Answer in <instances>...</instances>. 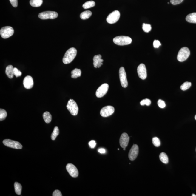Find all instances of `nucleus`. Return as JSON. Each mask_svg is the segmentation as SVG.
Masks as SVG:
<instances>
[{"mask_svg": "<svg viewBox=\"0 0 196 196\" xmlns=\"http://www.w3.org/2000/svg\"><path fill=\"white\" fill-rule=\"evenodd\" d=\"M77 51L73 47L70 48L65 53L63 58V63L65 64L71 63L75 59L77 55Z\"/></svg>", "mask_w": 196, "mask_h": 196, "instance_id": "obj_1", "label": "nucleus"}, {"mask_svg": "<svg viewBox=\"0 0 196 196\" xmlns=\"http://www.w3.org/2000/svg\"><path fill=\"white\" fill-rule=\"evenodd\" d=\"M113 42L118 46H125L130 44L132 42V38L129 37L120 36L115 37L113 38Z\"/></svg>", "mask_w": 196, "mask_h": 196, "instance_id": "obj_2", "label": "nucleus"}, {"mask_svg": "<svg viewBox=\"0 0 196 196\" xmlns=\"http://www.w3.org/2000/svg\"><path fill=\"white\" fill-rule=\"evenodd\" d=\"M190 50L186 47H184L179 51L177 55V59L179 61L183 62L186 60L190 56Z\"/></svg>", "mask_w": 196, "mask_h": 196, "instance_id": "obj_3", "label": "nucleus"}, {"mask_svg": "<svg viewBox=\"0 0 196 196\" xmlns=\"http://www.w3.org/2000/svg\"><path fill=\"white\" fill-rule=\"evenodd\" d=\"M67 108L72 115H76L78 114V105L75 100L70 99L68 101Z\"/></svg>", "mask_w": 196, "mask_h": 196, "instance_id": "obj_4", "label": "nucleus"}, {"mask_svg": "<svg viewBox=\"0 0 196 196\" xmlns=\"http://www.w3.org/2000/svg\"><path fill=\"white\" fill-rule=\"evenodd\" d=\"M58 13L56 12L47 11L39 13L38 16L41 19L46 20L55 19L58 17Z\"/></svg>", "mask_w": 196, "mask_h": 196, "instance_id": "obj_5", "label": "nucleus"}, {"mask_svg": "<svg viewBox=\"0 0 196 196\" xmlns=\"http://www.w3.org/2000/svg\"><path fill=\"white\" fill-rule=\"evenodd\" d=\"M14 33V30L10 26L4 27L0 30V34L3 38L6 39L12 36Z\"/></svg>", "mask_w": 196, "mask_h": 196, "instance_id": "obj_6", "label": "nucleus"}, {"mask_svg": "<svg viewBox=\"0 0 196 196\" xmlns=\"http://www.w3.org/2000/svg\"><path fill=\"white\" fill-rule=\"evenodd\" d=\"M3 143L6 146L17 149H21L23 147L22 145L19 142L10 139H6L3 140Z\"/></svg>", "mask_w": 196, "mask_h": 196, "instance_id": "obj_7", "label": "nucleus"}, {"mask_svg": "<svg viewBox=\"0 0 196 196\" xmlns=\"http://www.w3.org/2000/svg\"><path fill=\"white\" fill-rule=\"evenodd\" d=\"M120 12L115 10L110 13L107 17V21L109 24H114L116 23L120 19Z\"/></svg>", "mask_w": 196, "mask_h": 196, "instance_id": "obj_8", "label": "nucleus"}, {"mask_svg": "<svg viewBox=\"0 0 196 196\" xmlns=\"http://www.w3.org/2000/svg\"><path fill=\"white\" fill-rule=\"evenodd\" d=\"M119 74L120 83L122 86L123 88H126L128 86V82L127 79L126 74L125 68L123 67H121L120 68Z\"/></svg>", "mask_w": 196, "mask_h": 196, "instance_id": "obj_9", "label": "nucleus"}, {"mask_svg": "<svg viewBox=\"0 0 196 196\" xmlns=\"http://www.w3.org/2000/svg\"><path fill=\"white\" fill-rule=\"evenodd\" d=\"M109 87L108 84L106 83L104 84L99 87L95 93L97 98H102L106 94L108 91Z\"/></svg>", "mask_w": 196, "mask_h": 196, "instance_id": "obj_10", "label": "nucleus"}, {"mask_svg": "<svg viewBox=\"0 0 196 196\" xmlns=\"http://www.w3.org/2000/svg\"><path fill=\"white\" fill-rule=\"evenodd\" d=\"M115 108L112 106H107L103 107L100 111L101 116L108 117L112 115L115 112Z\"/></svg>", "mask_w": 196, "mask_h": 196, "instance_id": "obj_11", "label": "nucleus"}, {"mask_svg": "<svg viewBox=\"0 0 196 196\" xmlns=\"http://www.w3.org/2000/svg\"><path fill=\"white\" fill-rule=\"evenodd\" d=\"M139 153V147L137 145H133L131 148L128 155L129 159L131 161H133L137 158Z\"/></svg>", "mask_w": 196, "mask_h": 196, "instance_id": "obj_12", "label": "nucleus"}, {"mask_svg": "<svg viewBox=\"0 0 196 196\" xmlns=\"http://www.w3.org/2000/svg\"><path fill=\"white\" fill-rule=\"evenodd\" d=\"M137 73L139 78L142 80H145L147 78V70L145 65L143 64H141L137 68Z\"/></svg>", "mask_w": 196, "mask_h": 196, "instance_id": "obj_13", "label": "nucleus"}, {"mask_svg": "<svg viewBox=\"0 0 196 196\" xmlns=\"http://www.w3.org/2000/svg\"><path fill=\"white\" fill-rule=\"evenodd\" d=\"M66 170L71 177L76 178L78 176V169L72 163H68L66 166Z\"/></svg>", "mask_w": 196, "mask_h": 196, "instance_id": "obj_14", "label": "nucleus"}, {"mask_svg": "<svg viewBox=\"0 0 196 196\" xmlns=\"http://www.w3.org/2000/svg\"><path fill=\"white\" fill-rule=\"evenodd\" d=\"M129 140L130 137H129L128 134L125 133L122 134L120 139V146L122 148H125L128 146Z\"/></svg>", "mask_w": 196, "mask_h": 196, "instance_id": "obj_15", "label": "nucleus"}, {"mask_svg": "<svg viewBox=\"0 0 196 196\" xmlns=\"http://www.w3.org/2000/svg\"><path fill=\"white\" fill-rule=\"evenodd\" d=\"M23 84L24 88L27 89H29L32 88L34 85L32 77L30 76L25 77L23 80Z\"/></svg>", "mask_w": 196, "mask_h": 196, "instance_id": "obj_16", "label": "nucleus"}, {"mask_svg": "<svg viewBox=\"0 0 196 196\" xmlns=\"http://www.w3.org/2000/svg\"><path fill=\"white\" fill-rule=\"evenodd\" d=\"M102 56L101 55H95L93 58L94 67L95 68H99L103 64L104 61L101 58Z\"/></svg>", "mask_w": 196, "mask_h": 196, "instance_id": "obj_17", "label": "nucleus"}, {"mask_svg": "<svg viewBox=\"0 0 196 196\" xmlns=\"http://www.w3.org/2000/svg\"><path fill=\"white\" fill-rule=\"evenodd\" d=\"M14 68L12 65H9L6 67L5 72L7 76L10 78H12L14 77Z\"/></svg>", "mask_w": 196, "mask_h": 196, "instance_id": "obj_18", "label": "nucleus"}, {"mask_svg": "<svg viewBox=\"0 0 196 196\" xmlns=\"http://www.w3.org/2000/svg\"><path fill=\"white\" fill-rule=\"evenodd\" d=\"M186 19L189 23H196V13H191L187 15Z\"/></svg>", "mask_w": 196, "mask_h": 196, "instance_id": "obj_19", "label": "nucleus"}, {"mask_svg": "<svg viewBox=\"0 0 196 196\" xmlns=\"http://www.w3.org/2000/svg\"><path fill=\"white\" fill-rule=\"evenodd\" d=\"M71 78H76L81 76V71L80 69L75 68L71 71Z\"/></svg>", "mask_w": 196, "mask_h": 196, "instance_id": "obj_20", "label": "nucleus"}, {"mask_svg": "<svg viewBox=\"0 0 196 196\" xmlns=\"http://www.w3.org/2000/svg\"><path fill=\"white\" fill-rule=\"evenodd\" d=\"M92 15L91 11H86L82 12L80 15V17L81 19L83 20H85L89 19Z\"/></svg>", "mask_w": 196, "mask_h": 196, "instance_id": "obj_21", "label": "nucleus"}, {"mask_svg": "<svg viewBox=\"0 0 196 196\" xmlns=\"http://www.w3.org/2000/svg\"><path fill=\"white\" fill-rule=\"evenodd\" d=\"M43 2V0H30V4L33 7H39Z\"/></svg>", "mask_w": 196, "mask_h": 196, "instance_id": "obj_22", "label": "nucleus"}, {"mask_svg": "<svg viewBox=\"0 0 196 196\" xmlns=\"http://www.w3.org/2000/svg\"><path fill=\"white\" fill-rule=\"evenodd\" d=\"M44 120L46 123H49L52 120V115L49 112H44L43 114Z\"/></svg>", "mask_w": 196, "mask_h": 196, "instance_id": "obj_23", "label": "nucleus"}, {"mask_svg": "<svg viewBox=\"0 0 196 196\" xmlns=\"http://www.w3.org/2000/svg\"><path fill=\"white\" fill-rule=\"evenodd\" d=\"M160 160L162 163L165 164L168 163L169 162L168 157H167L166 154L165 152H162L160 154L159 156Z\"/></svg>", "mask_w": 196, "mask_h": 196, "instance_id": "obj_24", "label": "nucleus"}, {"mask_svg": "<svg viewBox=\"0 0 196 196\" xmlns=\"http://www.w3.org/2000/svg\"><path fill=\"white\" fill-rule=\"evenodd\" d=\"M15 192L18 195H20L21 193L22 186L19 183L16 182L14 183Z\"/></svg>", "mask_w": 196, "mask_h": 196, "instance_id": "obj_25", "label": "nucleus"}, {"mask_svg": "<svg viewBox=\"0 0 196 196\" xmlns=\"http://www.w3.org/2000/svg\"><path fill=\"white\" fill-rule=\"evenodd\" d=\"M95 6V3L93 1H87L83 4V7L84 9H88L93 7Z\"/></svg>", "mask_w": 196, "mask_h": 196, "instance_id": "obj_26", "label": "nucleus"}, {"mask_svg": "<svg viewBox=\"0 0 196 196\" xmlns=\"http://www.w3.org/2000/svg\"><path fill=\"white\" fill-rule=\"evenodd\" d=\"M59 134V130L57 126L55 127L53 132L52 133L51 138L52 140H54Z\"/></svg>", "mask_w": 196, "mask_h": 196, "instance_id": "obj_27", "label": "nucleus"}, {"mask_svg": "<svg viewBox=\"0 0 196 196\" xmlns=\"http://www.w3.org/2000/svg\"><path fill=\"white\" fill-rule=\"evenodd\" d=\"M191 85H192V83L190 82H186L181 85L180 88L182 90L185 91V90L189 89L191 87Z\"/></svg>", "mask_w": 196, "mask_h": 196, "instance_id": "obj_28", "label": "nucleus"}, {"mask_svg": "<svg viewBox=\"0 0 196 196\" xmlns=\"http://www.w3.org/2000/svg\"><path fill=\"white\" fill-rule=\"evenodd\" d=\"M7 113L5 110L2 109H0V121H2L5 119L7 116Z\"/></svg>", "mask_w": 196, "mask_h": 196, "instance_id": "obj_29", "label": "nucleus"}, {"mask_svg": "<svg viewBox=\"0 0 196 196\" xmlns=\"http://www.w3.org/2000/svg\"><path fill=\"white\" fill-rule=\"evenodd\" d=\"M142 28L144 31L147 33L150 32L152 29L151 26L150 24H145L144 23H143L142 24Z\"/></svg>", "mask_w": 196, "mask_h": 196, "instance_id": "obj_30", "label": "nucleus"}, {"mask_svg": "<svg viewBox=\"0 0 196 196\" xmlns=\"http://www.w3.org/2000/svg\"><path fill=\"white\" fill-rule=\"evenodd\" d=\"M152 143L155 146L158 147L160 145V140L157 137H155L152 139Z\"/></svg>", "mask_w": 196, "mask_h": 196, "instance_id": "obj_31", "label": "nucleus"}, {"mask_svg": "<svg viewBox=\"0 0 196 196\" xmlns=\"http://www.w3.org/2000/svg\"><path fill=\"white\" fill-rule=\"evenodd\" d=\"M140 105H142V106L146 105L147 106H150L151 104V101L149 99L146 98L145 99L142 100L140 102Z\"/></svg>", "mask_w": 196, "mask_h": 196, "instance_id": "obj_32", "label": "nucleus"}, {"mask_svg": "<svg viewBox=\"0 0 196 196\" xmlns=\"http://www.w3.org/2000/svg\"><path fill=\"white\" fill-rule=\"evenodd\" d=\"M13 71H14V75L15 76L17 77V78L21 76L22 73L21 72L18 70L17 68H14V70H13Z\"/></svg>", "mask_w": 196, "mask_h": 196, "instance_id": "obj_33", "label": "nucleus"}, {"mask_svg": "<svg viewBox=\"0 0 196 196\" xmlns=\"http://www.w3.org/2000/svg\"><path fill=\"white\" fill-rule=\"evenodd\" d=\"M158 106L160 108H163L166 107V104L165 102L161 100L160 99L158 100Z\"/></svg>", "mask_w": 196, "mask_h": 196, "instance_id": "obj_34", "label": "nucleus"}, {"mask_svg": "<svg viewBox=\"0 0 196 196\" xmlns=\"http://www.w3.org/2000/svg\"><path fill=\"white\" fill-rule=\"evenodd\" d=\"M161 46V44L158 40H155L153 42V46L155 48H158Z\"/></svg>", "mask_w": 196, "mask_h": 196, "instance_id": "obj_35", "label": "nucleus"}, {"mask_svg": "<svg viewBox=\"0 0 196 196\" xmlns=\"http://www.w3.org/2000/svg\"><path fill=\"white\" fill-rule=\"evenodd\" d=\"M183 0H170V2L172 4L177 5L181 3Z\"/></svg>", "mask_w": 196, "mask_h": 196, "instance_id": "obj_36", "label": "nucleus"}, {"mask_svg": "<svg viewBox=\"0 0 196 196\" xmlns=\"http://www.w3.org/2000/svg\"><path fill=\"white\" fill-rule=\"evenodd\" d=\"M96 143L95 140H92L89 142V145L91 148H94L96 146Z\"/></svg>", "mask_w": 196, "mask_h": 196, "instance_id": "obj_37", "label": "nucleus"}, {"mask_svg": "<svg viewBox=\"0 0 196 196\" xmlns=\"http://www.w3.org/2000/svg\"><path fill=\"white\" fill-rule=\"evenodd\" d=\"M12 5L14 7H16L18 5V0H10Z\"/></svg>", "mask_w": 196, "mask_h": 196, "instance_id": "obj_38", "label": "nucleus"}, {"mask_svg": "<svg viewBox=\"0 0 196 196\" xmlns=\"http://www.w3.org/2000/svg\"><path fill=\"white\" fill-rule=\"evenodd\" d=\"M53 196H62V194L61 192H60L59 190H55L54 192H53Z\"/></svg>", "mask_w": 196, "mask_h": 196, "instance_id": "obj_39", "label": "nucleus"}, {"mask_svg": "<svg viewBox=\"0 0 196 196\" xmlns=\"http://www.w3.org/2000/svg\"><path fill=\"white\" fill-rule=\"evenodd\" d=\"M98 152L101 154H104L106 152L105 149L103 148H100L98 149Z\"/></svg>", "mask_w": 196, "mask_h": 196, "instance_id": "obj_40", "label": "nucleus"}, {"mask_svg": "<svg viewBox=\"0 0 196 196\" xmlns=\"http://www.w3.org/2000/svg\"><path fill=\"white\" fill-rule=\"evenodd\" d=\"M192 196H196V195H195V194H192Z\"/></svg>", "mask_w": 196, "mask_h": 196, "instance_id": "obj_41", "label": "nucleus"}, {"mask_svg": "<svg viewBox=\"0 0 196 196\" xmlns=\"http://www.w3.org/2000/svg\"><path fill=\"white\" fill-rule=\"evenodd\" d=\"M195 120H196V115H195Z\"/></svg>", "mask_w": 196, "mask_h": 196, "instance_id": "obj_42", "label": "nucleus"}, {"mask_svg": "<svg viewBox=\"0 0 196 196\" xmlns=\"http://www.w3.org/2000/svg\"><path fill=\"white\" fill-rule=\"evenodd\" d=\"M123 150H126V149L125 148H123Z\"/></svg>", "mask_w": 196, "mask_h": 196, "instance_id": "obj_43", "label": "nucleus"}, {"mask_svg": "<svg viewBox=\"0 0 196 196\" xmlns=\"http://www.w3.org/2000/svg\"><path fill=\"white\" fill-rule=\"evenodd\" d=\"M119 149H118V150H119Z\"/></svg>", "mask_w": 196, "mask_h": 196, "instance_id": "obj_44", "label": "nucleus"}]
</instances>
